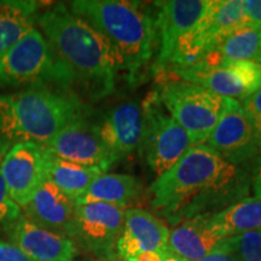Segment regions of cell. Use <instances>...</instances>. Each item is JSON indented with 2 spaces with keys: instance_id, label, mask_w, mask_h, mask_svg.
Returning <instances> with one entry per match:
<instances>
[{
  "instance_id": "obj_17",
  "label": "cell",
  "mask_w": 261,
  "mask_h": 261,
  "mask_svg": "<svg viewBox=\"0 0 261 261\" xmlns=\"http://www.w3.org/2000/svg\"><path fill=\"white\" fill-rule=\"evenodd\" d=\"M5 227L11 243L34 261H73L77 253L70 238L39 227L22 215Z\"/></svg>"
},
{
  "instance_id": "obj_30",
  "label": "cell",
  "mask_w": 261,
  "mask_h": 261,
  "mask_svg": "<svg viewBox=\"0 0 261 261\" xmlns=\"http://www.w3.org/2000/svg\"><path fill=\"white\" fill-rule=\"evenodd\" d=\"M246 23L261 27V0H244Z\"/></svg>"
},
{
  "instance_id": "obj_5",
  "label": "cell",
  "mask_w": 261,
  "mask_h": 261,
  "mask_svg": "<svg viewBox=\"0 0 261 261\" xmlns=\"http://www.w3.org/2000/svg\"><path fill=\"white\" fill-rule=\"evenodd\" d=\"M21 84L69 90L74 79L40 31L33 28L0 60V89Z\"/></svg>"
},
{
  "instance_id": "obj_9",
  "label": "cell",
  "mask_w": 261,
  "mask_h": 261,
  "mask_svg": "<svg viewBox=\"0 0 261 261\" xmlns=\"http://www.w3.org/2000/svg\"><path fill=\"white\" fill-rule=\"evenodd\" d=\"M143 104L145 117L144 137L140 151L158 177L185 154L194 143L187 130L166 112L158 92H151Z\"/></svg>"
},
{
  "instance_id": "obj_33",
  "label": "cell",
  "mask_w": 261,
  "mask_h": 261,
  "mask_svg": "<svg viewBox=\"0 0 261 261\" xmlns=\"http://www.w3.org/2000/svg\"><path fill=\"white\" fill-rule=\"evenodd\" d=\"M10 148H11V146H10V145L8 144V143H5L4 140L0 138V162H2L3 158H4L6 152L9 151Z\"/></svg>"
},
{
  "instance_id": "obj_21",
  "label": "cell",
  "mask_w": 261,
  "mask_h": 261,
  "mask_svg": "<svg viewBox=\"0 0 261 261\" xmlns=\"http://www.w3.org/2000/svg\"><path fill=\"white\" fill-rule=\"evenodd\" d=\"M138 191L139 184L132 175L103 173L94 179L76 204L106 203L126 208Z\"/></svg>"
},
{
  "instance_id": "obj_16",
  "label": "cell",
  "mask_w": 261,
  "mask_h": 261,
  "mask_svg": "<svg viewBox=\"0 0 261 261\" xmlns=\"http://www.w3.org/2000/svg\"><path fill=\"white\" fill-rule=\"evenodd\" d=\"M169 228L149 212L129 208L125 212L122 232L116 244L121 261H132L142 253L166 249Z\"/></svg>"
},
{
  "instance_id": "obj_7",
  "label": "cell",
  "mask_w": 261,
  "mask_h": 261,
  "mask_svg": "<svg viewBox=\"0 0 261 261\" xmlns=\"http://www.w3.org/2000/svg\"><path fill=\"white\" fill-rule=\"evenodd\" d=\"M244 23V0H210L201 18L178 40L169 67H189L202 61Z\"/></svg>"
},
{
  "instance_id": "obj_11",
  "label": "cell",
  "mask_w": 261,
  "mask_h": 261,
  "mask_svg": "<svg viewBox=\"0 0 261 261\" xmlns=\"http://www.w3.org/2000/svg\"><path fill=\"white\" fill-rule=\"evenodd\" d=\"M50 155L44 146L34 143L12 145L0 163V172L10 197L19 208L47 180Z\"/></svg>"
},
{
  "instance_id": "obj_26",
  "label": "cell",
  "mask_w": 261,
  "mask_h": 261,
  "mask_svg": "<svg viewBox=\"0 0 261 261\" xmlns=\"http://www.w3.org/2000/svg\"><path fill=\"white\" fill-rule=\"evenodd\" d=\"M255 135L257 150L261 158V90L241 102Z\"/></svg>"
},
{
  "instance_id": "obj_29",
  "label": "cell",
  "mask_w": 261,
  "mask_h": 261,
  "mask_svg": "<svg viewBox=\"0 0 261 261\" xmlns=\"http://www.w3.org/2000/svg\"><path fill=\"white\" fill-rule=\"evenodd\" d=\"M0 261H34L11 242L0 240Z\"/></svg>"
},
{
  "instance_id": "obj_22",
  "label": "cell",
  "mask_w": 261,
  "mask_h": 261,
  "mask_svg": "<svg viewBox=\"0 0 261 261\" xmlns=\"http://www.w3.org/2000/svg\"><path fill=\"white\" fill-rule=\"evenodd\" d=\"M50 155V154H48ZM106 171L98 167L63 161L50 155L47 167V180L56 185L62 192L70 197L75 203L86 192L94 179Z\"/></svg>"
},
{
  "instance_id": "obj_20",
  "label": "cell",
  "mask_w": 261,
  "mask_h": 261,
  "mask_svg": "<svg viewBox=\"0 0 261 261\" xmlns=\"http://www.w3.org/2000/svg\"><path fill=\"white\" fill-rule=\"evenodd\" d=\"M212 227L221 238L261 231V200L246 197L223 211L208 215Z\"/></svg>"
},
{
  "instance_id": "obj_8",
  "label": "cell",
  "mask_w": 261,
  "mask_h": 261,
  "mask_svg": "<svg viewBox=\"0 0 261 261\" xmlns=\"http://www.w3.org/2000/svg\"><path fill=\"white\" fill-rule=\"evenodd\" d=\"M172 71L181 80L240 102L261 90V64L226 60L215 52L189 67L172 68Z\"/></svg>"
},
{
  "instance_id": "obj_25",
  "label": "cell",
  "mask_w": 261,
  "mask_h": 261,
  "mask_svg": "<svg viewBox=\"0 0 261 261\" xmlns=\"http://www.w3.org/2000/svg\"><path fill=\"white\" fill-rule=\"evenodd\" d=\"M219 247L237 261H261V231H250L224 238Z\"/></svg>"
},
{
  "instance_id": "obj_3",
  "label": "cell",
  "mask_w": 261,
  "mask_h": 261,
  "mask_svg": "<svg viewBox=\"0 0 261 261\" xmlns=\"http://www.w3.org/2000/svg\"><path fill=\"white\" fill-rule=\"evenodd\" d=\"M85 114L86 107L69 90L32 85L21 92L0 94V138L10 146H44Z\"/></svg>"
},
{
  "instance_id": "obj_32",
  "label": "cell",
  "mask_w": 261,
  "mask_h": 261,
  "mask_svg": "<svg viewBox=\"0 0 261 261\" xmlns=\"http://www.w3.org/2000/svg\"><path fill=\"white\" fill-rule=\"evenodd\" d=\"M253 189L255 197L261 200V159L259 161V165L254 172V178H253Z\"/></svg>"
},
{
  "instance_id": "obj_24",
  "label": "cell",
  "mask_w": 261,
  "mask_h": 261,
  "mask_svg": "<svg viewBox=\"0 0 261 261\" xmlns=\"http://www.w3.org/2000/svg\"><path fill=\"white\" fill-rule=\"evenodd\" d=\"M37 16L33 14H15L0 16V60L28 34L34 27Z\"/></svg>"
},
{
  "instance_id": "obj_23",
  "label": "cell",
  "mask_w": 261,
  "mask_h": 261,
  "mask_svg": "<svg viewBox=\"0 0 261 261\" xmlns=\"http://www.w3.org/2000/svg\"><path fill=\"white\" fill-rule=\"evenodd\" d=\"M215 54L231 61L261 64V27L244 23L231 33Z\"/></svg>"
},
{
  "instance_id": "obj_18",
  "label": "cell",
  "mask_w": 261,
  "mask_h": 261,
  "mask_svg": "<svg viewBox=\"0 0 261 261\" xmlns=\"http://www.w3.org/2000/svg\"><path fill=\"white\" fill-rule=\"evenodd\" d=\"M75 208L76 203L70 197L50 180H46L22 210L23 217L33 224L71 240Z\"/></svg>"
},
{
  "instance_id": "obj_4",
  "label": "cell",
  "mask_w": 261,
  "mask_h": 261,
  "mask_svg": "<svg viewBox=\"0 0 261 261\" xmlns=\"http://www.w3.org/2000/svg\"><path fill=\"white\" fill-rule=\"evenodd\" d=\"M71 12L102 33L119 56L121 70L138 79L154 54L155 23L138 3L122 0H76Z\"/></svg>"
},
{
  "instance_id": "obj_28",
  "label": "cell",
  "mask_w": 261,
  "mask_h": 261,
  "mask_svg": "<svg viewBox=\"0 0 261 261\" xmlns=\"http://www.w3.org/2000/svg\"><path fill=\"white\" fill-rule=\"evenodd\" d=\"M38 9V2H28V0H0V16L15 14V12L37 15Z\"/></svg>"
},
{
  "instance_id": "obj_19",
  "label": "cell",
  "mask_w": 261,
  "mask_h": 261,
  "mask_svg": "<svg viewBox=\"0 0 261 261\" xmlns=\"http://www.w3.org/2000/svg\"><path fill=\"white\" fill-rule=\"evenodd\" d=\"M223 240L212 227L208 215H200L169 230L167 247L182 260L200 261L213 253Z\"/></svg>"
},
{
  "instance_id": "obj_2",
  "label": "cell",
  "mask_w": 261,
  "mask_h": 261,
  "mask_svg": "<svg viewBox=\"0 0 261 261\" xmlns=\"http://www.w3.org/2000/svg\"><path fill=\"white\" fill-rule=\"evenodd\" d=\"M37 22L56 56L70 71L74 85L94 99L113 92L121 64L102 33L63 4L42 12Z\"/></svg>"
},
{
  "instance_id": "obj_14",
  "label": "cell",
  "mask_w": 261,
  "mask_h": 261,
  "mask_svg": "<svg viewBox=\"0 0 261 261\" xmlns=\"http://www.w3.org/2000/svg\"><path fill=\"white\" fill-rule=\"evenodd\" d=\"M225 161L241 166L259 155L255 135L240 100H234L205 140Z\"/></svg>"
},
{
  "instance_id": "obj_27",
  "label": "cell",
  "mask_w": 261,
  "mask_h": 261,
  "mask_svg": "<svg viewBox=\"0 0 261 261\" xmlns=\"http://www.w3.org/2000/svg\"><path fill=\"white\" fill-rule=\"evenodd\" d=\"M19 217H21V208L10 197L4 178L0 172V225L8 226Z\"/></svg>"
},
{
  "instance_id": "obj_1",
  "label": "cell",
  "mask_w": 261,
  "mask_h": 261,
  "mask_svg": "<svg viewBox=\"0 0 261 261\" xmlns=\"http://www.w3.org/2000/svg\"><path fill=\"white\" fill-rule=\"evenodd\" d=\"M249 192V178L205 144L189 148L150 187V204L173 224L212 215Z\"/></svg>"
},
{
  "instance_id": "obj_31",
  "label": "cell",
  "mask_w": 261,
  "mask_h": 261,
  "mask_svg": "<svg viewBox=\"0 0 261 261\" xmlns=\"http://www.w3.org/2000/svg\"><path fill=\"white\" fill-rule=\"evenodd\" d=\"M200 261H237L230 253L223 249L221 247H218L213 253L208 254L203 259Z\"/></svg>"
},
{
  "instance_id": "obj_15",
  "label": "cell",
  "mask_w": 261,
  "mask_h": 261,
  "mask_svg": "<svg viewBox=\"0 0 261 261\" xmlns=\"http://www.w3.org/2000/svg\"><path fill=\"white\" fill-rule=\"evenodd\" d=\"M96 125L113 158L116 161L127 158L142 145L145 127L143 104L136 100L117 104Z\"/></svg>"
},
{
  "instance_id": "obj_10",
  "label": "cell",
  "mask_w": 261,
  "mask_h": 261,
  "mask_svg": "<svg viewBox=\"0 0 261 261\" xmlns=\"http://www.w3.org/2000/svg\"><path fill=\"white\" fill-rule=\"evenodd\" d=\"M126 208L106 203L76 204L71 241L97 256L113 260L122 232Z\"/></svg>"
},
{
  "instance_id": "obj_6",
  "label": "cell",
  "mask_w": 261,
  "mask_h": 261,
  "mask_svg": "<svg viewBox=\"0 0 261 261\" xmlns=\"http://www.w3.org/2000/svg\"><path fill=\"white\" fill-rule=\"evenodd\" d=\"M158 93L166 112L187 130L194 145L204 144L220 117L236 100L181 79L165 84Z\"/></svg>"
},
{
  "instance_id": "obj_13",
  "label": "cell",
  "mask_w": 261,
  "mask_h": 261,
  "mask_svg": "<svg viewBox=\"0 0 261 261\" xmlns=\"http://www.w3.org/2000/svg\"><path fill=\"white\" fill-rule=\"evenodd\" d=\"M210 5V0H167L158 2L155 31L159 42L158 57L154 68L155 73L167 69L174 52L175 45L182 35L187 34L201 18Z\"/></svg>"
},
{
  "instance_id": "obj_34",
  "label": "cell",
  "mask_w": 261,
  "mask_h": 261,
  "mask_svg": "<svg viewBox=\"0 0 261 261\" xmlns=\"http://www.w3.org/2000/svg\"><path fill=\"white\" fill-rule=\"evenodd\" d=\"M165 261H185V260H182L180 257H178L177 255H174V254L171 253V255H169Z\"/></svg>"
},
{
  "instance_id": "obj_12",
  "label": "cell",
  "mask_w": 261,
  "mask_h": 261,
  "mask_svg": "<svg viewBox=\"0 0 261 261\" xmlns=\"http://www.w3.org/2000/svg\"><path fill=\"white\" fill-rule=\"evenodd\" d=\"M44 148L54 158L102 168L106 172L116 162L103 144L96 123L87 119V114L65 126Z\"/></svg>"
}]
</instances>
